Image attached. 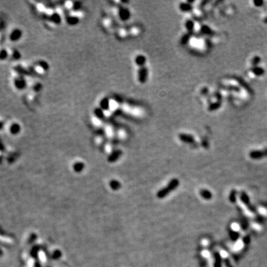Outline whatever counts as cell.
<instances>
[{
	"label": "cell",
	"instance_id": "4",
	"mask_svg": "<svg viewBox=\"0 0 267 267\" xmlns=\"http://www.w3.org/2000/svg\"><path fill=\"white\" fill-rule=\"evenodd\" d=\"M251 72L254 74V75L260 77L263 76L265 74V69L263 67H260L258 66H252L251 69Z\"/></svg>",
	"mask_w": 267,
	"mask_h": 267
},
{
	"label": "cell",
	"instance_id": "20",
	"mask_svg": "<svg viewBox=\"0 0 267 267\" xmlns=\"http://www.w3.org/2000/svg\"><path fill=\"white\" fill-rule=\"evenodd\" d=\"M231 234H232V236H231V237L232 238H238V236H239V234L237 233V232H235V231H232L231 232Z\"/></svg>",
	"mask_w": 267,
	"mask_h": 267
},
{
	"label": "cell",
	"instance_id": "13",
	"mask_svg": "<svg viewBox=\"0 0 267 267\" xmlns=\"http://www.w3.org/2000/svg\"><path fill=\"white\" fill-rule=\"evenodd\" d=\"M62 256V253L59 250H57V251H55L53 252V253H52V258L54 259V260H57L58 259H59L61 258Z\"/></svg>",
	"mask_w": 267,
	"mask_h": 267
},
{
	"label": "cell",
	"instance_id": "15",
	"mask_svg": "<svg viewBox=\"0 0 267 267\" xmlns=\"http://www.w3.org/2000/svg\"><path fill=\"white\" fill-rule=\"evenodd\" d=\"M229 200L233 203L235 202L236 200V192L235 190H232L230 195H229Z\"/></svg>",
	"mask_w": 267,
	"mask_h": 267
},
{
	"label": "cell",
	"instance_id": "5",
	"mask_svg": "<svg viewBox=\"0 0 267 267\" xmlns=\"http://www.w3.org/2000/svg\"><path fill=\"white\" fill-rule=\"evenodd\" d=\"M135 63L140 67L144 66L146 63V58H145L144 56L139 55L135 58Z\"/></svg>",
	"mask_w": 267,
	"mask_h": 267
},
{
	"label": "cell",
	"instance_id": "12",
	"mask_svg": "<svg viewBox=\"0 0 267 267\" xmlns=\"http://www.w3.org/2000/svg\"><path fill=\"white\" fill-rule=\"evenodd\" d=\"M31 256L33 257V258H37L39 256V248L38 247H34L33 249L31 250Z\"/></svg>",
	"mask_w": 267,
	"mask_h": 267
},
{
	"label": "cell",
	"instance_id": "21",
	"mask_svg": "<svg viewBox=\"0 0 267 267\" xmlns=\"http://www.w3.org/2000/svg\"><path fill=\"white\" fill-rule=\"evenodd\" d=\"M263 22L265 24H267V16L264 19V20H263Z\"/></svg>",
	"mask_w": 267,
	"mask_h": 267
},
{
	"label": "cell",
	"instance_id": "6",
	"mask_svg": "<svg viewBox=\"0 0 267 267\" xmlns=\"http://www.w3.org/2000/svg\"><path fill=\"white\" fill-rule=\"evenodd\" d=\"M180 139L184 142L192 143V142H194V138L191 135L186 134H182L180 135Z\"/></svg>",
	"mask_w": 267,
	"mask_h": 267
},
{
	"label": "cell",
	"instance_id": "11",
	"mask_svg": "<svg viewBox=\"0 0 267 267\" xmlns=\"http://www.w3.org/2000/svg\"><path fill=\"white\" fill-rule=\"evenodd\" d=\"M241 199L243 201V202L246 205L249 203V198L248 195L245 193V192H242L241 195Z\"/></svg>",
	"mask_w": 267,
	"mask_h": 267
},
{
	"label": "cell",
	"instance_id": "22",
	"mask_svg": "<svg viewBox=\"0 0 267 267\" xmlns=\"http://www.w3.org/2000/svg\"><path fill=\"white\" fill-rule=\"evenodd\" d=\"M2 127H3V124L1 122H0V129L2 128Z\"/></svg>",
	"mask_w": 267,
	"mask_h": 267
},
{
	"label": "cell",
	"instance_id": "16",
	"mask_svg": "<svg viewBox=\"0 0 267 267\" xmlns=\"http://www.w3.org/2000/svg\"><path fill=\"white\" fill-rule=\"evenodd\" d=\"M220 106H221V103L220 102H218L215 103H213V104H212V105H211V106L210 107V109L211 110L214 111V110L218 109L220 107Z\"/></svg>",
	"mask_w": 267,
	"mask_h": 267
},
{
	"label": "cell",
	"instance_id": "17",
	"mask_svg": "<svg viewBox=\"0 0 267 267\" xmlns=\"http://www.w3.org/2000/svg\"><path fill=\"white\" fill-rule=\"evenodd\" d=\"M19 126L17 125H14L12 126L11 127V131L12 133H13V134H17L19 131Z\"/></svg>",
	"mask_w": 267,
	"mask_h": 267
},
{
	"label": "cell",
	"instance_id": "18",
	"mask_svg": "<svg viewBox=\"0 0 267 267\" xmlns=\"http://www.w3.org/2000/svg\"><path fill=\"white\" fill-rule=\"evenodd\" d=\"M185 26H186V27H187L188 30L192 31L194 29V23L192 22V21H189L187 22V23H186Z\"/></svg>",
	"mask_w": 267,
	"mask_h": 267
},
{
	"label": "cell",
	"instance_id": "10",
	"mask_svg": "<svg viewBox=\"0 0 267 267\" xmlns=\"http://www.w3.org/2000/svg\"><path fill=\"white\" fill-rule=\"evenodd\" d=\"M260 62H261V58L258 57V56H256V57H254L252 58L251 61V64L252 66H257L260 64Z\"/></svg>",
	"mask_w": 267,
	"mask_h": 267
},
{
	"label": "cell",
	"instance_id": "1",
	"mask_svg": "<svg viewBox=\"0 0 267 267\" xmlns=\"http://www.w3.org/2000/svg\"><path fill=\"white\" fill-rule=\"evenodd\" d=\"M179 185V181L176 179H174L170 182L166 187L163 189L160 190L158 194L157 197L160 198H162L166 197L168 194H170V192L172 190H175Z\"/></svg>",
	"mask_w": 267,
	"mask_h": 267
},
{
	"label": "cell",
	"instance_id": "2",
	"mask_svg": "<svg viewBox=\"0 0 267 267\" xmlns=\"http://www.w3.org/2000/svg\"><path fill=\"white\" fill-rule=\"evenodd\" d=\"M249 156L252 159L258 160L265 157H267V149L262 150H253L250 152Z\"/></svg>",
	"mask_w": 267,
	"mask_h": 267
},
{
	"label": "cell",
	"instance_id": "19",
	"mask_svg": "<svg viewBox=\"0 0 267 267\" xmlns=\"http://www.w3.org/2000/svg\"><path fill=\"white\" fill-rule=\"evenodd\" d=\"M264 2L263 1H261V0H257V1H254L253 4L257 7H261V6H263Z\"/></svg>",
	"mask_w": 267,
	"mask_h": 267
},
{
	"label": "cell",
	"instance_id": "14",
	"mask_svg": "<svg viewBox=\"0 0 267 267\" xmlns=\"http://www.w3.org/2000/svg\"><path fill=\"white\" fill-rule=\"evenodd\" d=\"M110 186H111V188H112L113 189L117 190V189H120V184L119 182H117V181H115V180H114V181H112L110 183Z\"/></svg>",
	"mask_w": 267,
	"mask_h": 267
},
{
	"label": "cell",
	"instance_id": "23",
	"mask_svg": "<svg viewBox=\"0 0 267 267\" xmlns=\"http://www.w3.org/2000/svg\"><path fill=\"white\" fill-rule=\"evenodd\" d=\"M2 254H3V252H2V251L1 250H0V256H1Z\"/></svg>",
	"mask_w": 267,
	"mask_h": 267
},
{
	"label": "cell",
	"instance_id": "8",
	"mask_svg": "<svg viewBox=\"0 0 267 267\" xmlns=\"http://www.w3.org/2000/svg\"><path fill=\"white\" fill-rule=\"evenodd\" d=\"M121 155V152L120 151H116L114 153H113L110 155V157H109V160L110 161H115L117 158H118L120 155Z\"/></svg>",
	"mask_w": 267,
	"mask_h": 267
},
{
	"label": "cell",
	"instance_id": "7",
	"mask_svg": "<svg viewBox=\"0 0 267 267\" xmlns=\"http://www.w3.org/2000/svg\"><path fill=\"white\" fill-rule=\"evenodd\" d=\"M200 195L203 198L207 200L210 199L212 197V194H211V192L207 190H202L200 191Z\"/></svg>",
	"mask_w": 267,
	"mask_h": 267
},
{
	"label": "cell",
	"instance_id": "9",
	"mask_svg": "<svg viewBox=\"0 0 267 267\" xmlns=\"http://www.w3.org/2000/svg\"><path fill=\"white\" fill-rule=\"evenodd\" d=\"M84 168V165L83 163L81 162H77L73 166L74 170H75L76 172H80L82 171Z\"/></svg>",
	"mask_w": 267,
	"mask_h": 267
},
{
	"label": "cell",
	"instance_id": "3",
	"mask_svg": "<svg viewBox=\"0 0 267 267\" xmlns=\"http://www.w3.org/2000/svg\"><path fill=\"white\" fill-rule=\"evenodd\" d=\"M148 76V71L147 67L144 66L140 67V69L138 71V80L141 83H144L146 82Z\"/></svg>",
	"mask_w": 267,
	"mask_h": 267
}]
</instances>
